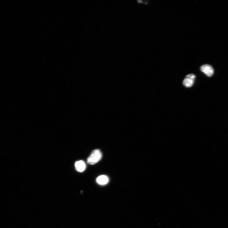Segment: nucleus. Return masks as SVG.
I'll use <instances>...</instances> for the list:
<instances>
[{
    "instance_id": "nucleus-4",
    "label": "nucleus",
    "mask_w": 228,
    "mask_h": 228,
    "mask_svg": "<svg viewBox=\"0 0 228 228\" xmlns=\"http://www.w3.org/2000/svg\"><path fill=\"white\" fill-rule=\"evenodd\" d=\"M75 167L77 172H82L85 170L86 164L85 162L82 160L78 161L75 163Z\"/></svg>"
},
{
    "instance_id": "nucleus-5",
    "label": "nucleus",
    "mask_w": 228,
    "mask_h": 228,
    "mask_svg": "<svg viewBox=\"0 0 228 228\" xmlns=\"http://www.w3.org/2000/svg\"><path fill=\"white\" fill-rule=\"evenodd\" d=\"M97 183L101 185H105L108 183L109 178L105 175H101L98 177L96 179Z\"/></svg>"
},
{
    "instance_id": "nucleus-3",
    "label": "nucleus",
    "mask_w": 228,
    "mask_h": 228,
    "mask_svg": "<svg viewBox=\"0 0 228 228\" xmlns=\"http://www.w3.org/2000/svg\"><path fill=\"white\" fill-rule=\"evenodd\" d=\"M201 70L208 77H211L213 75V68L210 65L205 64L201 67Z\"/></svg>"
},
{
    "instance_id": "nucleus-1",
    "label": "nucleus",
    "mask_w": 228,
    "mask_h": 228,
    "mask_svg": "<svg viewBox=\"0 0 228 228\" xmlns=\"http://www.w3.org/2000/svg\"><path fill=\"white\" fill-rule=\"evenodd\" d=\"M102 157V154L101 151L99 149L95 150L87 158V163L90 165H94L101 160Z\"/></svg>"
},
{
    "instance_id": "nucleus-2",
    "label": "nucleus",
    "mask_w": 228,
    "mask_h": 228,
    "mask_svg": "<svg viewBox=\"0 0 228 228\" xmlns=\"http://www.w3.org/2000/svg\"><path fill=\"white\" fill-rule=\"evenodd\" d=\"M196 76L193 74H189L186 76L183 82L184 85L186 87H191L194 84Z\"/></svg>"
}]
</instances>
